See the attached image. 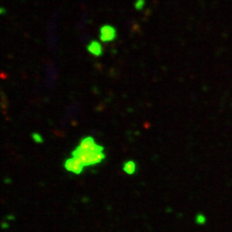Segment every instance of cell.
I'll return each mask as SVG.
<instances>
[{"instance_id":"1","label":"cell","mask_w":232,"mask_h":232,"mask_svg":"<svg viewBox=\"0 0 232 232\" xmlns=\"http://www.w3.org/2000/svg\"><path fill=\"white\" fill-rule=\"evenodd\" d=\"M72 157L78 159L80 162L85 166H92L98 164L105 159V154L103 151L100 152H87L80 150L78 147L72 151Z\"/></svg>"},{"instance_id":"2","label":"cell","mask_w":232,"mask_h":232,"mask_svg":"<svg viewBox=\"0 0 232 232\" xmlns=\"http://www.w3.org/2000/svg\"><path fill=\"white\" fill-rule=\"evenodd\" d=\"M78 147L80 150L87 152H100L104 150L103 146L97 145L92 137L83 138L80 141V144Z\"/></svg>"},{"instance_id":"3","label":"cell","mask_w":232,"mask_h":232,"mask_svg":"<svg viewBox=\"0 0 232 232\" xmlns=\"http://www.w3.org/2000/svg\"><path fill=\"white\" fill-rule=\"evenodd\" d=\"M117 37V31L115 28L111 25H104L100 29V39L103 42L114 41Z\"/></svg>"},{"instance_id":"4","label":"cell","mask_w":232,"mask_h":232,"mask_svg":"<svg viewBox=\"0 0 232 232\" xmlns=\"http://www.w3.org/2000/svg\"><path fill=\"white\" fill-rule=\"evenodd\" d=\"M65 168H66V170L70 171V172L79 174L83 172L84 165L79 161L78 158H75V157H72L71 158H69V159H67L66 161V162H65Z\"/></svg>"},{"instance_id":"5","label":"cell","mask_w":232,"mask_h":232,"mask_svg":"<svg viewBox=\"0 0 232 232\" xmlns=\"http://www.w3.org/2000/svg\"><path fill=\"white\" fill-rule=\"evenodd\" d=\"M87 49L90 54L95 55V56H100V55H102V53H103L102 46V45L100 44L99 42H96V41H93V42H90L89 44V46H88Z\"/></svg>"},{"instance_id":"6","label":"cell","mask_w":232,"mask_h":232,"mask_svg":"<svg viewBox=\"0 0 232 232\" xmlns=\"http://www.w3.org/2000/svg\"><path fill=\"white\" fill-rule=\"evenodd\" d=\"M123 170L126 174L132 175L135 173L136 171V163L134 161H127L126 162H125L124 166H123Z\"/></svg>"},{"instance_id":"7","label":"cell","mask_w":232,"mask_h":232,"mask_svg":"<svg viewBox=\"0 0 232 232\" xmlns=\"http://www.w3.org/2000/svg\"><path fill=\"white\" fill-rule=\"evenodd\" d=\"M145 0H138L137 3L135 4V6H136V8L138 10H141V9L143 8V6L145 5Z\"/></svg>"},{"instance_id":"8","label":"cell","mask_w":232,"mask_h":232,"mask_svg":"<svg viewBox=\"0 0 232 232\" xmlns=\"http://www.w3.org/2000/svg\"><path fill=\"white\" fill-rule=\"evenodd\" d=\"M33 137H34V139L36 141V143H42V141H43V138H42V136H40V135L37 134V133H34V134H33Z\"/></svg>"}]
</instances>
